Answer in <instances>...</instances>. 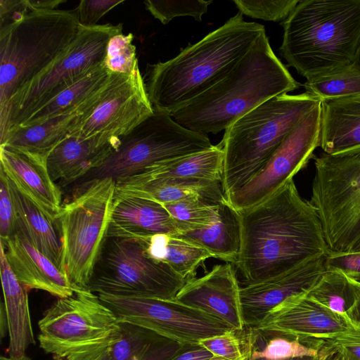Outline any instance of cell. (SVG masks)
Returning <instances> with one entry per match:
<instances>
[{"mask_svg":"<svg viewBox=\"0 0 360 360\" xmlns=\"http://www.w3.org/2000/svg\"><path fill=\"white\" fill-rule=\"evenodd\" d=\"M241 247L236 265L245 284L286 272L328 250L321 225L294 180L241 212Z\"/></svg>","mask_w":360,"mask_h":360,"instance_id":"1","label":"cell"},{"mask_svg":"<svg viewBox=\"0 0 360 360\" xmlns=\"http://www.w3.org/2000/svg\"><path fill=\"white\" fill-rule=\"evenodd\" d=\"M264 25L238 12L176 56L148 64L143 77L153 110L171 114L224 78L248 52Z\"/></svg>","mask_w":360,"mask_h":360,"instance_id":"2","label":"cell"},{"mask_svg":"<svg viewBox=\"0 0 360 360\" xmlns=\"http://www.w3.org/2000/svg\"><path fill=\"white\" fill-rule=\"evenodd\" d=\"M299 86L264 32L224 78L171 116L193 131L217 134L266 101Z\"/></svg>","mask_w":360,"mask_h":360,"instance_id":"3","label":"cell"},{"mask_svg":"<svg viewBox=\"0 0 360 360\" xmlns=\"http://www.w3.org/2000/svg\"><path fill=\"white\" fill-rule=\"evenodd\" d=\"M281 25L279 52L308 79L354 63L360 0H300Z\"/></svg>","mask_w":360,"mask_h":360,"instance_id":"4","label":"cell"},{"mask_svg":"<svg viewBox=\"0 0 360 360\" xmlns=\"http://www.w3.org/2000/svg\"><path fill=\"white\" fill-rule=\"evenodd\" d=\"M320 100L305 91L271 98L240 117L219 143L224 152L225 198L250 181L298 122Z\"/></svg>","mask_w":360,"mask_h":360,"instance_id":"5","label":"cell"},{"mask_svg":"<svg viewBox=\"0 0 360 360\" xmlns=\"http://www.w3.org/2000/svg\"><path fill=\"white\" fill-rule=\"evenodd\" d=\"M81 28L75 11H30L0 27V114L13 95L56 60Z\"/></svg>","mask_w":360,"mask_h":360,"instance_id":"6","label":"cell"},{"mask_svg":"<svg viewBox=\"0 0 360 360\" xmlns=\"http://www.w3.org/2000/svg\"><path fill=\"white\" fill-rule=\"evenodd\" d=\"M98 167L77 181L73 193L91 183L112 179L116 184L144 170L207 150L213 146L206 134L189 130L167 113H153L132 131Z\"/></svg>","mask_w":360,"mask_h":360,"instance_id":"7","label":"cell"},{"mask_svg":"<svg viewBox=\"0 0 360 360\" xmlns=\"http://www.w3.org/2000/svg\"><path fill=\"white\" fill-rule=\"evenodd\" d=\"M309 200L319 219L328 254L349 252L360 238V146L314 158Z\"/></svg>","mask_w":360,"mask_h":360,"instance_id":"8","label":"cell"},{"mask_svg":"<svg viewBox=\"0 0 360 360\" xmlns=\"http://www.w3.org/2000/svg\"><path fill=\"white\" fill-rule=\"evenodd\" d=\"M116 182L94 181L72 194L55 226L62 246V269L77 287L87 288L106 237L113 210Z\"/></svg>","mask_w":360,"mask_h":360,"instance_id":"9","label":"cell"},{"mask_svg":"<svg viewBox=\"0 0 360 360\" xmlns=\"http://www.w3.org/2000/svg\"><path fill=\"white\" fill-rule=\"evenodd\" d=\"M39 347L63 360L111 345L120 335L115 313L88 288L58 298L38 321Z\"/></svg>","mask_w":360,"mask_h":360,"instance_id":"10","label":"cell"},{"mask_svg":"<svg viewBox=\"0 0 360 360\" xmlns=\"http://www.w3.org/2000/svg\"><path fill=\"white\" fill-rule=\"evenodd\" d=\"M186 282L149 255L146 238L105 237L87 288L96 294L171 300Z\"/></svg>","mask_w":360,"mask_h":360,"instance_id":"11","label":"cell"},{"mask_svg":"<svg viewBox=\"0 0 360 360\" xmlns=\"http://www.w3.org/2000/svg\"><path fill=\"white\" fill-rule=\"evenodd\" d=\"M122 24L81 25L69 47L51 65L16 91L0 114V138L20 126L63 89L103 65L108 42Z\"/></svg>","mask_w":360,"mask_h":360,"instance_id":"12","label":"cell"},{"mask_svg":"<svg viewBox=\"0 0 360 360\" xmlns=\"http://www.w3.org/2000/svg\"><path fill=\"white\" fill-rule=\"evenodd\" d=\"M120 323L149 330L181 345L197 344L232 328L224 321L176 299L97 293Z\"/></svg>","mask_w":360,"mask_h":360,"instance_id":"13","label":"cell"},{"mask_svg":"<svg viewBox=\"0 0 360 360\" xmlns=\"http://www.w3.org/2000/svg\"><path fill=\"white\" fill-rule=\"evenodd\" d=\"M321 102L295 126L264 167L226 197L238 212L254 206L283 187L303 169L320 145Z\"/></svg>","mask_w":360,"mask_h":360,"instance_id":"14","label":"cell"},{"mask_svg":"<svg viewBox=\"0 0 360 360\" xmlns=\"http://www.w3.org/2000/svg\"><path fill=\"white\" fill-rule=\"evenodd\" d=\"M153 112L139 69L128 75L112 73L98 103L70 135L84 139L120 138Z\"/></svg>","mask_w":360,"mask_h":360,"instance_id":"15","label":"cell"},{"mask_svg":"<svg viewBox=\"0 0 360 360\" xmlns=\"http://www.w3.org/2000/svg\"><path fill=\"white\" fill-rule=\"evenodd\" d=\"M326 257H315L274 277L240 286L245 326L257 327L275 307L291 297L307 293L326 271Z\"/></svg>","mask_w":360,"mask_h":360,"instance_id":"16","label":"cell"},{"mask_svg":"<svg viewBox=\"0 0 360 360\" xmlns=\"http://www.w3.org/2000/svg\"><path fill=\"white\" fill-rule=\"evenodd\" d=\"M349 326L343 317L304 293L291 297L275 307L252 328L292 335L301 340L324 342Z\"/></svg>","mask_w":360,"mask_h":360,"instance_id":"17","label":"cell"},{"mask_svg":"<svg viewBox=\"0 0 360 360\" xmlns=\"http://www.w3.org/2000/svg\"><path fill=\"white\" fill-rule=\"evenodd\" d=\"M240 288L232 264L226 262L215 265L202 277L188 281L175 299L211 314L233 329L243 330L246 326Z\"/></svg>","mask_w":360,"mask_h":360,"instance_id":"18","label":"cell"},{"mask_svg":"<svg viewBox=\"0 0 360 360\" xmlns=\"http://www.w3.org/2000/svg\"><path fill=\"white\" fill-rule=\"evenodd\" d=\"M0 169L17 190L55 224L62 207V193L49 173L46 158L0 146Z\"/></svg>","mask_w":360,"mask_h":360,"instance_id":"19","label":"cell"},{"mask_svg":"<svg viewBox=\"0 0 360 360\" xmlns=\"http://www.w3.org/2000/svg\"><path fill=\"white\" fill-rule=\"evenodd\" d=\"M110 81L80 104L61 115L40 124L10 129L0 138V146H10L47 158L49 153L90 115Z\"/></svg>","mask_w":360,"mask_h":360,"instance_id":"20","label":"cell"},{"mask_svg":"<svg viewBox=\"0 0 360 360\" xmlns=\"http://www.w3.org/2000/svg\"><path fill=\"white\" fill-rule=\"evenodd\" d=\"M2 243L11 268L28 290H41L57 298L72 295L77 286L68 276L26 240L19 231H16Z\"/></svg>","mask_w":360,"mask_h":360,"instance_id":"21","label":"cell"},{"mask_svg":"<svg viewBox=\"0 0 360 360\" xmlns=\"http://www.w3.org/2000/svg\"><path fill=\"white\" fill-rule=\"evenodd\" d=\"M120 143V138L68 136L48 155L46 165L52 180L65 186L77 181L101 165Z\"/></svg>","mask_w":360,"mask_h":360,"instance_id":"22","label":"cell"},{"mask_svg":"<svg viewBox=\"0 0 360 360\" xmlns=\"http://www.w3.org/2000/svg\"><path fill=\"white\" fill-rule=\"evenodd\" d=\"M178 233L177 226L162 204L136 197L115 195L106 237L139 239Z\"/></svg>","mask_w":360,"mask_h":360,"instance_id":"23","label":"cell"},{"mask_svg":"<svg viewBox=\"0 0 360 360\" xmlns=\"http://www.w3.org/2000/svg\"><path fill=\"white\" fill-rule=\"evenodd\" d=\"M0 274L9 336L8 356L20 359L27 356L28 347L35 344L30 314L28 290L20 282L11 268L4 243L1 241Z\"/></svg>","mask_w":360,"mask_h":360,"instance_id":"24","label":"cell"},{"mask_svg":"<svg viewBox=\"0 0 360 360\" xmlns=\"http://www.w3.org/2000/svg\"><path fill=\"white\" fill-rule=\"evenodd\" d=\"M319 146L327 154L360 146V96L321 101Z\"/></svg>","mask_w":360,"mask_h":360,"instance_id":"25","label":"cell"},{"mask_svg":"<svg viewBox=\"0 0 360 360\" xmlns=\"http://www.w3.org/2000/svg\"><path fill=\"white\" fill-rule=\"evenodd\" d=\"M173 236L207 250L212 257L236 264L241 247L240 214L224 199L212 224Z\"/></svg>","mask_w":360,"mask_h":360,"instance_id":"26","label":"cell"},{"mask_svg":"<svg viewBox=\"0 0 360 360\" xmlns=\"http://www.w3.org/2000/svg\"><path fill=\"white\" fill-rule=\"evenodd\" d=\"M115 195L143 198L160 204L191 198H200L218 203L226 199L221 182L199 180L123 181L116 184Z\"/></svg>","mask_w":360,"mask_h":360,"instance_id":"27","label":"cell"},{"mask_svg":"<svg viewBox=\"0 0 360 360\" xmlns=\"http://www.w3.org/2000/svg\"><path fill=\"white\" fill-rule=\"evenodd\" d=\"M224 152L219 143L204 151L147 169L123 181L199 180L221 182ZM117 183V184H118Z\"/></svg>","mask_w":360,"mask_h":360,"instance_id":"28","label":"cell"},{"mask_svg":"<svg viewBox=\"0 0 360 360\" xmlns=\"http://www.w3.org/2000/svg\"><path fill=\"white\" fill-rule=\"evenodd\" d=\"M16 231L32 246L62 269V246L56 226L9 181Z\"/></svg>","mask_w":360,"mask_h":360,"instance_id":"29","label":"cell"},{"mask_svg":"<svg viewBox=\"0 0 360 360\" xmlns=\"http://www.w3.org/2000/svg\"><path fill=\"white\" fill-rule=\"evenodd\" d=\"M120 327L119 339L110 345L112 360H168L184 345L132 324Z\"/></svg>","mask_w":360,"mask_h":360,"instance_id":"30","label":"cell"},{"mask_svg":"<svg viewBox=\"0 0 360 360\" xmlns=\"http://www.w3.org/2000/svg\"><path fill=\"white\" fill-rule=\"evenodd\" d=\"M111 76L112 72L104 65L91 70L41 105L18 127L40 124L71 110L105 86Z\"/></svg>","mask_w":360,"mask_h":360,"instance_id":"31","label":"cell"},{"mask_svg":"<svg viewBox=\"0 0 360 360\" xmlns=\"http://www.w3.org/2000/svg\"><path fill=\"white\" fill-rule=\"evenodd\" d=\"M150 257L167 264L186 281L194 278L198 266L212 255L205 250L172 235L146 238Z\"/></svg>","mask_w":360,"mask_h":360,"instance_id":"32","label":"cell"},{"mask_svg":"<svg viewBox=\"0 0 360 360\" xmlns=\"http://www.w3.org/2000/svg\"><path fill=\"white\" fill-rule=\"evenodd\" d=\"M253 349L249 360H285L300 356H318L323 342L304 340L288 335L253 328Z\"/></svg>","mask_w":360,"mask_h":360,"instance_id":"33","label":"cell"},{"mask_svg":"<svg viewBox=\"0 0 360 360\" xmlns=\"http://www.w3.org/2000/svg\"><path fill=\"white\" fill-rule=\"evenodd\" d=\"M356 292V281L340 270L326 269L307 295L347 321V313L355 300Z\"/></svg>","mask_w":360,"mask_h":360,"instance_id":"34","label":"cell"},{"mask_svg":"<svg viewBox=\"0 0 360 360\" xmlns=\"http://www.w3.org/2000/svg\"><path fill=\"white\" fill-rule=\"evenodd\" d=\"M307 92L319 100L360 96V66L353 63L307 79Z\"/></svg>","mask_w":360,"mask_h":360,"instance_id":"35","label":"cell"},{"mask_svg":"<svg viewBox=\"0 0 360 360\" xmlns=\"http://www.w3.org/2000/svg\"><path fill=\"white\" fill-rule=\"evenodd\" d=\"M219 202L191 198L162 205L174 221L179 233H181L212 224L217 217Z\"/></svg>","mask_w":360,"mask_h":360,"instance_id":"36","label":"cell"},{"mask_svg":"<svg viewBox=\"0 0 360 360\" xmlns=\"http://www.w3.org/2000/svg\"><path fill=\"white\" fill-rule=\"evenodd\" d=\"M254 330L230 329L221 334L202 338L198 344L214 356L227 360H249L253 349Z\"/></svg>","mask_w":360,"mask_h":360,"instance_id":"37","label":"cell"},{"mask_svg":"<svg viewBox=\"0 0 360 360\" xmlns=\"http://www.w3.org/2000/svg\"><path fill=\"white\" fill-rule=\"evenodd\" d=\"M133 39V34H123L122 27L111 35L103 61L110 72L128 75L139 69Z\"/></svg>","mask_w":360,"mask_h":360,"instance_id":"38","label":"cell"},{"mask_svg":"<svg viewBox=\"0 0 360 360\" xmlns=\"http://www.w3.org/2000/svg\"><path fill=\"white\" fill-rule=\"evenodd\" d=\"M212 3V0H146L143 2L146 10L163 25L181 16H191L197 21H201L202 16Z\"/></svg>","mask_w":360,"mask_h":360,"instance_id":"39","label":"cell"},{"mask_svg":"<svg viewBox=\"0 0 360 360\" xmlns=\"http://www.w3.org/2000/svg\"><path fill=\"white\" fill-rule=\"evenodd\" d=\"M300 0H233L239 12L266 21H284Z\"/></svg>","mask_w":360,"mask_h":360,"instance_id":"40","label":"cell"},{"mask_svg":"<svg viewBox=\"0 0 360 360\" xmlns=\"http://www.w3.org/2000/svg\"><path fill=\"white\" fill-rule=\"evenodd\" d=\"M319 352H338L345 360H360V328L349 326L324 341Z\"/></svg>","mask_w":360,"mask_h":360,"instance_id":"41","label":"cell"},{"mask_svg":"<svg viewBox=\"0 0 360 360\" xmlns=\"http://www.w3.org/2000/svg\"><path fill=\"white\" fill-rule=\"evenodd\" d=\"M16 231L15 213L10 182L0 169V236L5 242Z\"/></svg>","mask_w":360,"mask_h":360,"instance_id":"42","label":"cell"},{"mask_svg":"<svg viewBox=\"0 0 360 360\" xmlns=\"http://www.w3.org/2000/svg\"><path fill=\"white\" fill-rule=\"evenodd\" d=\"M123 0H82L75 9L79 22L84 27H93L107 13Z\"/></svg>","mask_w":360,"mask_h":360,"instance_id":"43","label":"cell"},{"mask_svg":"<svg viewBox=\"0 0 360 360\" xmlns=\"http://www.w3.org/2000/svg\"><path fill=\"white\" fill-rule=\"evenodd\" d=\"M326 266V269L340 270L360 282V252L328 254Z\"/></svg>","mask_w":360,"mask_h":360,"instance_id":"44","label":"cell"},{"mask_svg":"<svg viewBox=\"0 0 360 360\" xmlns=\"http://www.w3.org/2000/svg\"><path fill=\"white\" fill-rule=\"evenodd\" d=\"M29 11L26 0H0V27L16 22Z\"/></svg>","mask_w":360,"mask_h":360,"instance_id":"45","label":"cell"},{"mask_svg":"<svg viewBox=\"0 0 360 360\" xmlns=\"http://www.w3.org/2000/svg\"><path fill=\"white\" fill-rule=\"evenodd\" d=\"M214 355L198 343L184 345L168 360H208Z\"/></svg>","mask_w":360,"mask_h":360,"instance_id":"46","label":"cell"},{"mask_svg":"<svg viewBox=\"0 0 360 360\" xmlns=\"http://www.w3.org/2000/svg\"><path fill=\"white\" fill-rule=\"evenodd\" d=\"M63 360H112L110 345Z\"/></svg>","mask_w":360,"mask_h":360,"instance_id":"47","label":"cell"},{"mask_svg":"<svg viewBox=\"0 0 360 360\" xmlns=\"http://www.w3.org/2000/svg\"><path fill=\"white\" fill-rule=\"evenodd\" d=\"M347 321L349 326L360 328V282L358 281L355 300L347 313Z\"/></svg>","mask_w":360,"mask_h":360,"instance_id":"48","label":"cell"},{"mask_svg":"<svg viewBox=\"0 0 360 360\" xmlns=\"http://www.w3.org/2000/svg\"><path fill=\"white\" fill-rule=\"evenodd\" d=\"M66 0H26L30 11H52Z\"/></svg>","mask_w":360,"mask_h":360,"instance_id":"49","label":"cell"},{"mask_svg":"<svg viewBox=\"0 0 360 360\" xmlns=\"http://www.w3.org/2000/svg\"><path fill=\"white\" fill-rule=\"evenodd\" d=\"M319 360H345L338 352H319Z\"/></svg>","mask_w":360,"mask_h":360,"instance_id":"50","label":"cell"},{"mask_svg":"<svg viewBox=\"0 0 360 360\" xmlns=\"http://www.w3.org/2000/svg\"><path fill=\"white\" fill-rule=\"evenodd\" d=\"M0 326H1V338H3L6 333V331L8 332V321L6 319V311L4 308V303L2 302L1 304V315H0Z\"/></svg>","mask_w":360,"mask_h":360,"instance_id":"51","label":"cell"},{"mask_svg":"<svg viewBox=\"0 0 360 360\" xmlns=\"http://www.w3.org/2000/svg\"><path fill=\"white\" fill-rule=\"evenodd\" d=\"M264 360V359H259ZM285 360H319V356H300L292 359H288Z\"/></svg>","mask_w":360,"mask_h":360,"instance_id":"52","label":"cell"},{"mask_svg":"<svg viewBox=\"0 0 360 360\" xmlns=\"http://www.w3.org/2000/svg\"><path fill=\"white\" fill-rule=\"evenodd\" d=\"M360 252V238L357 240V242L353 245L352 249L349 252Z\"/></svg>","mask_w":360,"mask_h":360,"instance_id":"53","label":"cell"},{"mask_svg":"<svg viewBox=\"0 0 360 360\" xmlns=\"http://www.w3.org/2000/svg\"><path fill=\"white\" fill-rule=\"evenodd\" d=\"M0 360H31V359L30 357H28L27 356H24L22 358H20V359H13V358L9 357V356H1L0 358Z\"/></svg>","mask_w":360,"mask_h":360,"instance_id":"54","label":"cell"},{"mask_svg":"<svg viewBox=\"0 0 360 360\" xmlns=\"http://www.w3.org/2000/svg\"><path fill=\"white\" fill-rule=\"evenodd\" d=\"M354 63L359 65L360 66V46L359 48V50L357 51V53H356V58H355V60H354Z\"/></svg>","mask_w":360,"mask_h":360,"instance_id":"55","label":"cell"},{"mask_svg":"<svg viewBox=\"0 0 360 360\" xmlns=\"http://www.w3.org/2000/svg\"><path fill=\"white\" fill-rule=\"evenodd\" d=\"M208 360H227L226 359H224L222 357H219V356H213L212 357H211L210 359Z\"/></svg>","mask_w":360,"mask_h":360,"instance_id":"56","label":"cell"}]
</instances>
